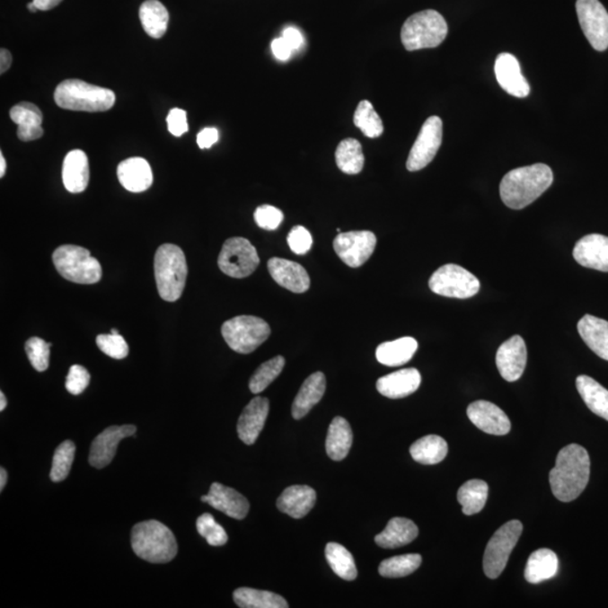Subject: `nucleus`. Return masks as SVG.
Returning a JSON list of instances; mask_svg holds the SVG:
<instances>
[{
  "label": "nucleus",
  "mask_w": 608,
  "mask_h": 608,
  "mask_svg": "<svg viewBox=\"0 0 608 608\" xmlns=\"http://www.w3.org/2000/svg\"><path fill=\"white\" fill-rule=\"evenodd\" d=\"M589 477L590 459L587 450L578 444H570L559 452L556 467L550 472V485L557 499L570 503L583 494Z\"/></svg>",
  "instance_id": "obj_1"
},
{
  "label": "nucleus",
  "mask_w": 608,
  "mask_h": 608,
  "mask_svg": "<svg viewBox=\"0 0 608 608\" xmlns=\"http://www.w3.org/2000/svg\"><path fill=\"white\" fill-rule=\"evenodd\" d=\"M552 183V170L544 163L516 168L501 181L500 198L505 206L522 210L538 199Z\"/></svg>",
  "instance_id": "obj_2"
},
{
  "label": "nucleus",
  "mask_w": 608,
  "mask_h": 608,
  "mask_svg": "<svg viewBox=\"0 0 608 608\" xmlns=\"http://www.w3.org/2000/svg\"><path fill=\"white\" fill-rule=\"evenodd\" d=\"M133 551L142 560L150 563H167L177 556L174 533L158 521L137 523L131 532Z\"/></svg>",
  "instance_id": "obj_3"
},
{
  "label": "nucleus",
  "mask_w": 608,
  "mask_h": 608,
  "mask_svg": "<svg viewBox=\"0 0 608 608\" xmlns=\"http://www.w3.org/2000/svg\"><path fill=\"white\" fill-rule=\"evenodd\" d=\"M56 104L61 109L77 112H106L115 104L114 92L100 86L66 79L57 85L55 92Z\"/></svg>",
  "instance_id": "obj_4"
},
{
  "label": "nucleus",
  "mask_w": 608,
  "mask_h": 608,
  "mask_svg": "<svg viewBox=\"0 0 608 608\" xmlns=\"http://www.w3.org/2000/svg\"><path fill=\"white\" fill-rule=\"evenodd\" d=\"M154 278L163 300L175 302L183 295L188 263L179 246L163 243L158 248L154 255Z\"/></svg>",
  "instance_id": "obj_5"
},
{
  "label": "nucleus",
  "mask_w": 608,
  "mask_h": 608,
  "mask_svg": "<svg viewBox=\"0 0 608 608\" xmlns=\"http://www.w3.org/2000/svg\"><path fill=\"white\" fill-rule=\"evenodd\" d=\"M448 26L445 19L433 10L416 13L405 22L401 29V41L407 51L436 48L446 39Z\"/></svg>",
  "instance_id": "obj_6"
},
{
  "label": "nucleus",
  "mask_w": 608,
  "mask_h": 608,
  "mask_svg": "<svg viewBox=\"0 0 608 608\" xmlns=\"http://www.w3.org/2000/svg\"><path fill=\"white\" fill-rule=\"evenodd\" d=\"M57 273L70 282L95 284L101 281V266L86 248L64 245L52 255Z\"/></svg>",
  "instance_id": "obj_7"
},
{
  "label": "nucleus",
  "mask_w": 608,
  "mask_h": 608,
  "mask_svg": "<svg viewBox=\"0 0 608 608\" xmlns=\"http://www.w3.org/2000/svg\"><path fill=\"white\" fill-rule=\"evenodd\" d=\"M222 336L234 352L251 354L269 339L270 327L263 319L255 316H238L225 322Z\"/></svg>",
  "instance_id": "obj_8"
},
{
  "label": "nucleus",
  "mask_w": 608,
  "mask_h": 608,
  "mask_svg": "<svg viewBox=\"0 0 608 608\" xmlns=\"http://www.w3.org/2000/svg\"><path fill=\"white\" fill-rule=\"evenodd\" d=\"M523 524L510 521L501 526L488 543L483 556V571L488 578L497 579L507 566L510 553L521 538Z\"/></svg>",
  "instance_id": "obj_9"
},
{
  "label": "nucleus",
  "mask_w": 608,
  "mask_h": 608,
  "mask_svg": "<svg viewBox=\"0 0 608 608\" xmlns=\"http://www.w3.org/2000/svg\"><path fill=\"white\" fill-rule=\"evenodd\" d=\"M429 288L438 295L469 299L480 290V282L469 270L459 265L447 264L439 268L429 278Z\"/></svg>",
  "instance_id": "obj_10"
},
{
  "label": "nucleus",
  "mask_w": 608,
  "mask_h": 608,
  "mask_svg": "<svg viewBox=\"0 0 608 608\" xmlns=\"http://www.w3.org/2000/svg\"><path fill=\"white\" fill-rule=\"evenodd\" d=\"M219 269L234 278H245L260 265L256 248L245 238H230L225 242L217 260Z\"/></svg>",
  "instance_id": "obj_11"
},
{
  "label": "nucleus",
  "mask_w": 608,
  "mask_h": 608,
  "mask_svg": "<svg viewBox=\"0 0 608 608\" xmlns=\"http://www.w3.org/2000/svg\"><path fill=\"white\" fill-rule=\"evenodd\" d=\"M577 14L585 37L595 50L608 48V13L599 0H577Z\"/></svg>",
  "instance_id": "obj_12"
},
{
  "label": "nucleus",
  "mask_w": 608,
  "mask_h": 608,
  "mask_svg": "<svg viewBox=\"0 0 608 608\" xmlns=\"http://www.w3.org/2000/svg\"><path fill=\"white\" fill-rule=\"evenodd\" d=\"M442 139L443 122L441 118L430 117L426 119L410 150L407 161V170L419 172L428 166L441 148Z\"/></svg>",
  "instance_id": "obj_13"
},
{
  "label": "nucleus",
  "mask_w": 608,
  "mask_h": 608,
  "mask_svg": "<svg viewBox=\"0 0 608 608\" xmlns=\"http://www.w3.org/2000/svg\"><path fill=\"white\" fill-rule=\"evenodd\" d=\"M376 247L375 234L371 232L339 234L334 241V250L339 259L349 268L357 269L366 264Z\"/></svg>",
  "instance_id": "obj_14"
},
{
  "label": "nucleus",
  "mask_w": 608,
  "mask_h": 608,
  "mask_svg": "<svg viewBox=\"0 0 608 608\" xmlns=\"http://www.w3.org/2000/svg\"><path fill=\"white\" fill-rule=\"evenodd\" d=\"M137 427L133 425L110 426L101 432L92 443L90 463L96 469H104L112 463L117 454L119 443L122 439L136 436Z\"/></svg>",
  "instance_id": "obj_15"
},
{
  "label": "nucleus",
  "mask_w": 608,
  "mask_h": 608,
  "mask_svg": "<svg viewBox=\"0 0 608 608\" xmlns=\"http://www.w3.org/2000/svg\"><path fill=\"white\" fill-rule=\"evenodd\" d=\"M527 363V348L521 336H513L498 348L496 364L500 375L508 383L521 379Z\"/></svg>",
  "instance_id": "obj_16"
},
{
  "label": "nucleus",
  "mask_w": 608,
  "mask_h": 608,
  "mask_svg": "<svg viewBox=\"0 0 608 608\" xmlns=\"http://www.w3.org/2000/svg\"><path fill=\"white\" fill-rule=\"evenodd\" d=\"M467 414L472 424L487 434L503 436L512 428L507 415L498 406L489 401L472 402L468 407Z\"/></svg>",
  "instance_id": "obj_17"
},
{
  "label": "nucleus",
  "mask_w": 608,
  "mask_h": 608,
  "mask_svg": "<svg viewBox=\"0 0 608 608\" xmlns=\"http://www.w3.org/2000/svg\"><path fill=\"white\" fill-rule=\"evenodd\" d=\"M495 74L497 82L509 95L524 99L530 94V84L524 77L516 57L500 53L495 62Z\"/></svg>",
  "instance_id": "obj_18"
},
{
  "label": "nucleus",
  "mask_w": 608,
  "mask_h": 608,
  "mask_svg": "<svg viewBox=\"0 0 608 608\" xmlns=\"http://www.w3.org/2000/svg\"><path fill=\"white\" fill-rule=\"evenodd\" d=\"M201 500L212 506L219 512L228 515L234 519H243L250 512V503L242 494L233 488L225 487L221 483H212L210 491L203 496Z\"/></svg>",
  "instance_id": "obj_19"
},
{
  "label": "nucleus",
  "mask_w": 608,
  "mask_h": 608,
  "mask_svg": "<svg viewBox=\"0 0 608 608\" xmlns=\"http://www.w3.org/2000/svg\"><path fill=\"white\" fill-rule=\"evenodd\" d=\"M269 411L268 398L256 397L248 403L239 417L237 432L239 438L247 445H251L263 430Z\"/></svg>",
  "instance_id": "obj_20"
},
{
  "label": "nucleus",
  "mask_w": 608,
  "mask_h": 608,
  "mask_svg": "<svg viewBox=\"0 0 608 608\" xmlns=\"http://www.w3.org/2000/svg\"><path fill=\"white\" fill-rule=\"evenodd\" d=\"M574 257L584 268L608 273V237L593 234L576 243Z\"/></svg>",
  "instance_id": "obj_21"
},
{
  "label": "nucleus",
  "mask_w": 608,
  "mask_h": 608,
  "mask_svg": "<svg viewBox=\"0 0 608 608\" xmlns=\"http://www.w3.org/2000/svg\"><path fill=\"white\" fill-rule=\"evenodd\" d=\"M270 277L279 286L293 293H304L309 290L310 278L307 270L295 261L273 257L269 260Z\"/></svg>",
  "instance_id": "obj_22"
},
{
  "label": "nucleus",
  "mask_w": 608,
  "mask_h": 608,
  "mask_svg": "<svg viewBox=\"0 0 608 608\" xmlns=\"http://www.w3.org/2000/svg\"><path fill=\"white\" fill-rule=\"evenodd\" d=\"M421 383V375L416 368H403L380 377L376 389L383 396L390 399H401L414 393Z\"/></svg>",
  "instance_id": "obj_23"
},
{
  "label": "nucleus",
  "mask_w": 608,
  "mask_h": 608,
  "mask_svg": "<svg viewBox=\"0 0 608 608\" xmlns=\"http://www.w3.org/2000/svg\"><path fill=\"white\" fill-rule=\"evenodd\" d=\"M118 177L123 188L132 193L145 192L154 181L149 163L139 157L128 158L119 163Z\"/></svg>",
  "instance_id": "obj_24"
},
{
  "label": "nucleus",
  "mask_w": 608,
  "mask_h": 608,
  "mask_svg": "<svg viewBox=\"0 0 608 608\" xmlns=\"http://www.w3.org/2000/svg\"><path fill=\"white\" fill-rule=\"evenodd\" d=\"M62 181L70 193H82L87 189L90 183V163L84 151L75 149L66 154L62 166Z\"/></svg>",
  "instance_id": "obj_25"
},
{
  "label": "nucleus",
  "mask_w": 608,
  "mask_h": 608,
  "mask_svg": "<svg viewBox=\"0 0 608 608\" xmlns=\"http://www.w3.org/2000/svg\"><path fill=\"white\" fill-rule=\"evenodd\" d=\"M12 121L17 124V137L24 142L40 139L43 136V115L41 110L33 103L23 101L12 108Z\"/></svg>",
  "instance_id": "obj_26"
},
{
  "label": "nucleus",
  "mask_w": 608,
  "mask_h": 608,
  "mask_svg": "<svg viewBox=\"0 0 608 608\" xmlns=\"http://www.w3.org/2000/svg\"><path fill=\"white\" fill-rule=\"evenodd\" d=\"M316 491L309 486H291L278 499V508L293 518L307 516L316 504Z\"/></svg>",
  "instance_id": "obj_27"
},
{
  "label": "nucleus",
  "mask_w": 608,
  "mask_h": 608,
  "mask_svg": "<svg viewBox=\"0 0 608 608\" xmlns=\"http://www.w3.org/2000/svg\"><path fill=\"white\" fill-rule=\"evenodd\" d=\"M326 392V376L322 372L313 373L297 393L292 406V416L295 419H304L308 412L322 401Z\"/></svg>",
  "instance_id": "obj_28"
},
{
  "label": "nucleus",
  "mask_w": 608,
  "mask_h": 608,
  "mask_svg": "<svg viewBox=\"0 0 608 608\" xmlns=\"http://www.w3.org/2000/svg\"><path fill=\"white\" fill-rule=\"evenodd\" d=\"M419 531L410 519L394 517L383 532L375 536V543L383 549L405 547L419 536Z\"/></svg>",
  "instance_id": "obj_29"
},
{
  "label": "nucleus",
  "mask_w": 608,
  "mask_h": 608,
  "mask_svg": "<svg viewBox=\"0 0 608 608\" xmlns=\"http://www.w3.org/2000/svg\"><path fill=\"white\" fill-rule=\"evenodd\" d=\"M578 331L585 344L597 357L608 361V322L586 314L578 322Z\"/></svg>",
  "instance_id": "obj_30"
},
{
  "label": "nucleus",
  "mask_w": 608,
  "mask_h": 608,
  "mask_svg": "<svg viewBox=\"0 0 608 608\" xmlns=\"http://www.w3.org/2000/svg\"><path fill=\"white\" fill-rule=\"evenodd\" d=\"M559 571V559L552 550L540 549L528 558L525 579L530 584H540L552 579Z\"/></svg>",
  "instance_id": "obj_31"
},
{
  "label": "nucleus",
  "mask_w": 608,
  "mask_h": 608,
  "mask_svg": "<svg viewBox=\"0 0 608 608\" xmlns=\"http://www.w3.org/2000/svg\"><path fill=\"white\" fill-rule=\"evenodd\" d=\"M419 348V343L412 337H402L387 343L381 344L376 348V359L383 366H401L410 361Z\"/></svg>",
  "instance_id": "obj_32"
},
{
  "label": "nucleus",
  "mask_w": 608,
  "mask_h": 608,
  "mask_svg": "<svg viewBox=\"0 0 608 608\" xmlns=\"http://www.w3.org/2000/svg\"><path fill=\"white\" fill-rule=\"evenodd\" d=\"M353 444V432L348 421L343 417H336L331 421L326 439L328 456L334 461H341L348 455Z\"/></svg>",
  "instance_id": "obj_33"
},
{
  "label": "nucleus",
  "mask_w": 608,
  "mask_h": 608,
  "mask_svg": "<svg viewBox=\"0 0 608 608\" xmlns=\"http://www.w3.org/2000/svg\"><path fill=\"white\" fill-rule=\"evenodd\" d=\"M576 385L586 406L608 421V390L587 375L577 377Z\"/></svg>",
  "instance_id": "obj_34"
},
{
  "label": "nucleus",
  "mask_w": 608,
  "mask_h": 608,
  "mask_svg": "<svg viewBox=\"0 0 608 608\" xmlns=\"http://www.w3.org/2000/svg\"><path fill=\"white\" fill-rule=\"evenodd\" d=\"M139 17L145 32L154 39H162L167 32L170 14L158 0H145L139 10Z\"/></svg>",
  "instance_id": "obj_35"
},
{
  "label": "nucleus",
  "mask_w": 608,
  "mask_h": 608,
  "mask_svg": "<svg viewBox=\"0 0 608 608\" xmlns=\"http://www.w3.org/2000/svg\"><path fill=\"white\" fill-rule=\"evenodd\" d=\"M448 446L445 439L437 435H428L412 444L410 454L420 464L433 465L446 458Z\"/></svg>",
  "instance_id": "obj_36"
},
{
  "label": "nucleus",
  "mask_w": 608,
  "mask_h": 608,
  "mask_svg": "<svg viewBox=\"0 0 608 608\" xmlns=\"http://www.w3.org/2000/svg\"><path fill=\"white\" fill-rule=\"evenodd\" d=\"M234 601L242 608H287L288 604L279 595L252 588L234 590Z\"/></svg>",
  "instance_id": "obj_37"
},
{
  "label": "nucleus",
  "mask_w": 608,
  "mask_h": 608,
  "mask_svg": "<svg viewBox=\"0 0 608 608\" xmlns=\"http://www.w3.org/2000/svg\"><path fill=\"white\" fill-rule=\"evenodd\" d=\"M336 163L345 174L357 175L362 172L364 158L362 145L357 139H345L340 142L336 150Z\"/></svg>",
  "instance_id": "obj_38"
},
{
  "label": "nucleus",
  "mask_w": 608,
  "mask_h": 608,
  "mask_svg": "<svg viewBox=\"0 0 608 608\" xmlns=\"http://www.w3.org/2000/svg\"><path fill=\"white\" fill-rule=\"evenodd\" d=\"M488 499V485L486 481L469 480L458 491V500L463 505V512L467 516L480 513Z\"/></svg>",
  "instance_id": "obj_39"
},
{
  "label": "nucleus",
  "mask_w": 608,
  "mask_h": 608,
  "mask_svg": "<svg viewBox=\"0 0 608 608\" xmlns=\"http://www.w3.org/2000/svg\"><path fill=\"white\" fill-rule=\"evenodd\" d=\"M326 559L328 563L341 579L352 581L357 579V568L355 565L352 553L343 545L339 543H328L326 547Z\"/></svg>",
  "instance_id": "obj_40"
},
{
  "label": "nucleus",
  "mask_w": 608,
  "mask_h": 608,
  "mask_svg": "<svg viewBox=\"0 0 608 608\" xmlns=\"http://www.w3.org/2000/svg\"><path fill=\"white\" fill-rule=\"evenodd\" d=\"M354 124L370 139L383 136L384 131L383 119L368 101H362L358 104L354 114Z\"/></svg>",
  "instance_id": "obj_41"
},
{
  "label": "nucleus",
  "mask_w": 608,
  "mask_h": 608,
  "mask_svg": "<svg viewBox=\"0 0 608 608\" xmlns=\"http://www.w3.org/2000/svg\"><path fill=\"white\" fill-rule=\"evenodd\" d=\"M421 561L423 559L420 554H403V556L389 558L381 562L379 572L385 578H401L419 569Z\"/></svg>",
  "instance_id": "obj_42"
},
{
  "label": "nucleus",
  "mask_w": 608,
  "mask_h": 608,
  "mask_svg": "<svg viewBox=\"0 0 608 608\" xmlns=\"http://www.w3.org/2000/svg\"><path fill=\"white\" fill-rule=\"evenodd\" d=\"M284 366H286V359L283 357H277L261 364L250 381L251 392L255 394L263 392L281 374Z\"/></svg>",
  "instance_id": "obj_43"
},
{
  "label": "nucleus",
  "mask_w": 608,
  "mask_h": 608,
  "mask_svg": "<svg viewBox=\"0 0 608 608\" xmlns=\"http://www.w3.org/2000/svg\"><path fill=\"white\" fill-rule=\"evenodd\" d=\"M75 454L74 442L65 441L57 447L53 455L50 478L53 482L64 481L69 476Z\"/></svg>",
  "instance_id": "obj_44"
},
{
  "label": "nucleus",
  "mask_w": 608,
  "mask_h": 608,
  "mask_svg": "<svg viewBox=\"0 0 608 608\" xmlns=\"http://www.w3.org/2000/svg\"><path fill=\"white\" fill-rule=\"evenodd\" d=\"M197 528L198 534L207 540L211 547H222L228 542V534L225 528L216 522L211 514H203L198 518Z\"/></svg>",
  "instance_id": "obj_45"
},
{
  "label": "nucleus",
  "mask_w": 608,
  "mask_h": 608,
  "mask_svg": "<svg viewBox=\"0 0 608 608\" xmlns=\"http://www.w3.org/2000/svg\"><path fill=\"white\" fill-rule=\"evenodd\" d=\"M52 344L47 343L46 340L39 339V337H32L25 344V352L28 354L30 363L35 370L44 372L48 370V364H50V348Z\"/></svg>",
  "instance_id": "obj_46"
},
{
  "label": "nucleus",
  "mask_w": 608,
  "mask_h": 608,
  "mask_svg": "<svg viewBox=\"0 0 608 608\" xmlns=\"http://www.w3.org/2000/svg\"><path fill=\"white\" fill-rule=\"evenodd\" d=\"M99 348L108 357L123 359L128 357V346L121 335H99L96 339Z\"/></svg>",
  "instance_id": "obj_47"
},
{
  "label": "nucleus",
  "mask_w": 608,
  "mask_h": 608,
  "mask_svg": "<svg viewBox=\"0 0 608 608\" xmlns=\"http://www.w3.org/2000/svg\"><path fill=\"white\" fill-rule=\"evenodd\" d=\"M255 221L260 228L273 232L281 225L284 219L283 212L272 206H261L256 208Z\"/></svg>",
  "instance_id": "obj_48"
},
{
  "label": "nucleus",
  "mask_w": 608,
  "mask_h": 608,
  "mask_svg": "<svg viewBox=\"0 0 608 608\" xmlns=\"http://www.w3.org/2000/svg\"><path fill=\"white\" fill-rule=\"evenodd\" d=\"M90 383V372L82 366H73L70 367L68 375H66V389L74 396H78V394L85 392Z\"/></svg>",
  "instance_id": "obj_49"
},
{
  "label": "nucleus",
  "mask_w": 608,
  "mask_h": 608,
  "mask_svg": "<svg viewBox=\"0 0 608 608\" xmlns=\"http://www.w3.org/2000/svg\"><path fill=\"white\" fill-rule=\"evenodd\" d=\"M287 243L296 255H304L312 250L313 236L304 226L296 225L288 234Z\"/></svg>",
  "instance_id": "obj_50"
},
{
  "label": "nucleus",
  "mask_w": 608,
  "mask_h": 608,
  "mask_svg": "<svg viewBox=\"0 0 608 608\" xmlns=\"http://www.w3.org/2000/svg\"><path fill=\"white\" fill-rule=\"evenodd\" d=\"M168 130L172 136L181 137L189 131L188 117L184 110L172 109L167 117Z\"/></svg>",
  "instance_id": "obj_51"
},
{
  "label": "nucleus",
  "mask_w": 608,
  "mask_h": 608,
  "mask_svg": "<svg viewBox=\"0 0 608 608\" xmlns=\"http://www.w3.org/2000/svg\"><path fill=\"white\" fill-rule=\"evenodd\" d=\"M219 140V132L215 128H203L198 135V145L201 149L211 148Z\"/></svg>",
  "instance_id": "obj_52"
},
{
  "label": "nucleus",
  "mask_w": 608,
  "mask_h": 608,
  "mask_svg": "<svg viewBox=\"0 0 608 608\" xmlns=\"http://www.w3.org/2000/svg\"><path fill=\"white\" fill-rule=\"evenodd\" d=\"M272 51L273 55L277 57V59L281 61H286L290 59L292 55V48L288 46L287 42L284 38L275 39L272 42Z\"/></svg>",
  "instance_id": "obj_53"
},
{
  "label": "nucleus",
  "mask_w": 608,
  "mask_h": 608,
  "mask_svg": "<svg viewBox=\"0 0 608 608\" xmlns=\"http://www.w3.org/2000/svg\"><path fill=\"white\" fill-rule=\"evenodd\" d=\"M282 37L286 40L293 51L299 50L302 44H304V37H302L300 31L295 28H287L284 30Z\"/></svg>",
  "instance_id": "obj_54"
},
{
  "label": "nucleus",
  "mask_w": 608,
  "mask_h": 608,
  "mask_svg": "<svg viewBox=\"0 0 608 608\" xmlns=\"http://www.w3.org/2000/svg\"><path fill=\"white\" fill-rule=\"evenodd\" d=\"M12 62L13 57L11 52L6 50V48H2V51H0V74H5L11 68Z\"/></svg>",
  "instance_id": "obj_55"
},
{
  "label": "nucleus",
  "mask_w": 608,
  "mask_h": 608,
  "mask_svg": "<svg viewBox=\"0 0 608 608\" xmlns=\"http://www.w3.org/2000/svg\"><path fill=\"white\" fill-rule=\"evenodd\" d=\"M62 0H33L39 11H50L61 4Z\"/></svg>",
  "instance_id": "obj_56"
},
{
  "label": "nucleus",
  "mask_w": 608,
  "mask_h": 608,
  "mask_svg": "<svg viewBox=\"0 0 608 608\" xmlns=\"http://www.w3.org/2000/svg\"><path fill=\"white\" fill-rule=\"evenodd\" d=\"M8 474L5 469H0V491L4 490V488L6 487Z\"/></svg>",
  "instance_id": "obj_57"
},
{
  "label": "nucleus",
  "mask_w": 608,
  "mask_h": 608,
  "mask_svg": "<svg viewBox=\"0 0 608 608\" xmlns=\"http://www.w3.org/2000/svg\"><path fill=\"white\" fill-rule=\"evenodd\" d=\"M6 172V161L3 154H0V177H4Z\"/></svg>",
  "instance_id": "obj_58"
},
{
  "label": "nucleus",
  "mask_w": 608,
  "mask_h": 608,
  "mask_svg": "<svg viewBox=\"0 0 608 608\" xmlns=\"http://www.w3.org/2000/svg\"><path fill=\"white\" fill-rule=\"evenodd\" d=\"M7 407V401L5 394L4 392H0V411L5 410V408Z\"/></svg>",
  "instance_id": "obj_59"
},
{
  "label": "nucleus",
  "mask_w": 608,
  "mask_h": 608,
  "mask_svg": "<svg viewBox=\"0 0 608 608\" xmlns=\"http://www.w3.org/2000/svg\"><path fill=\"white\" fill-rule=\"evenodd\" d=\"M28 7H29V10H30L31 12H32V13H35V12H38V11H39V10H38V7L35 6V4H34V3H30L29 5H28Z\"/></svg>",
  "instance_id": "obj_60"
},
{
  "label": "nucleus",
  "mask_w": 608,
  "mask_h": 608,
  "mask_svg": "<svg viewBox=\"0 0 608 608\" xmlns=\"http://www.w3.org/2000/svg\"><path fill=\"white\" fill-rule=\"evenodd\" d=\"M110 334H113V335H119V331H118L117 330H110Z\"/></svg>",
  "instance_id": "obj_61"
}]
</instances>
